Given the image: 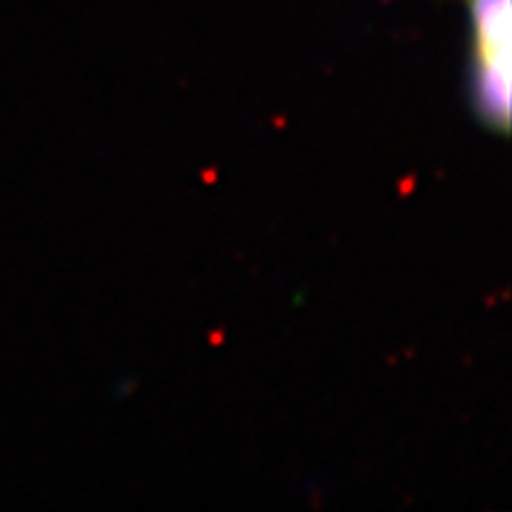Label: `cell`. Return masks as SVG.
I'll use <instances>...</instances> for the list:
<instances>
[{
  "label": "cell",
  "instance_id": "6da1fadb",
  "mask_svg": "<svg viewBox=\"0 0 512 512\" xmlns=\"http://www.w3.org/2000/svg\"><path fill=\"white\" fill-rule=\"evenodd\" d=\"M470 17V98L491 131L508 133L512 95V0H465Z\"/></svg>",
  "mask_w": 512,
  "mask_h": 512
}]
</instances>
